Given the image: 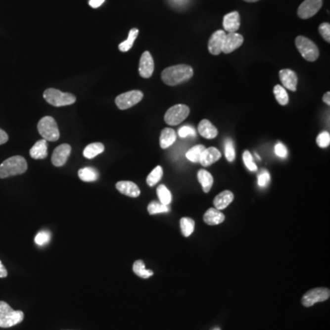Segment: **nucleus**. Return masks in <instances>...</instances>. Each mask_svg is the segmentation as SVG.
<instances>
[{"label":"nucleus","instance_id":"f257e3e1","mask_svg":"<svg viewBox=\"0 0 330 330\" xmlns=\"http://www.w3.org/2000/svg\"><path fill=\"white\" fill-rule=\"evenodd\" d=\"M193 75V70L187 64H177L164 69L162 73V80L170 87H175L189 81Z\"/></svg>","mask_w":330,"mask_h":330},{"label":"nucleus","instance_id":"f03ea898","mask_svg":"<svg viewBox=\"0 0 330 330\" xmlns=\"http://www.w3.org/2000/svg\"><path fill=\"white\" fill-rule=\"evenodd\" d=\"M28 169V164L22 156H12L0 164V178L22 175Z\"/></svg>","mask_w":330,"mask_h":330},{"label":"nucleus","instance_id":"7ed1b4c3","mask_svg":"<svg viewBox=\"0 0 330 330\" xmlns=\"http://www.w3.org/2000/svg\"><path fill=\"white\" fill-rule=\"evenodd\" d=\"M24 319V313L14 310L4 301H0V328L7 329L19 324Z\"/></svg>","mask_w":330,"mask_h":330},{"label":"nucleus","instance_id":"20e7f679","mask_svg":"<svg viewBox=\"0 0 330 330\" xmlns=\"http://www.w3.org/2000/svg\"><path fill=\"white\" fill-rule=\"evenodd\" d=\"M44 99L53 106H63L73 105L76 97L73 94L63 93L55 88L46 89L44 93Z\"/></svg>","mask_w":330,"mask_h":330},{"label":"nucleus","instance_id":"39448f33","mask_svg":"<svg viewBox=\"0 0 330 330\" xmlns=\"http://www.w3.org/2000/svg\"><path fill=\"white\" fill-rule=\"evenodd\" d=\"M38 131L41 136L47 141H56L60 138V131L55 119L50 116H46L38 123Z\"/></svg>","mask_w":330,"mask_h":330},{"label":"nucleus","instance_id":"423d86ee","mask_svg":"<svg viewBox=\"0 0 330 330\" xmlns=\"http://www.w3.org/2000/svg\"><path fill=\"white\" fill-rule=\"evenodd\" d=\"M295 46L301 55L308 62H315L319 57L318 46L305 36H298L295 39Z\"/></svg>","mask_w":330,"mask_h":330},{"label":"nucleus","instance_id":"0eeeda50","mask_svg":"<svg viewBox=\"0 0 330 330\" xmlns=\"http://www.w3.org/2000/svg\"><path fill=\"white\" fill-rule=\"evenodd\" d=\"M190 109L183 104L170 107L164 115V121L170 126H177L182 123L189 116Z\"/></svg>","mask_w":330,"mask_h":330},{"label":"nucleus","instance_id":"6e6552de","mask_svg":"<svg viewBox=\"0 0 330 330\" xmlns=\"http://www.w3.org/2000/svg\"><path fill=\"white\" fill-rule=\"evenodd\" d=\"M142 98H143V93L141 91L132 90L130 92H126L118 95L115 102L120 110H125L137 105Z\"/></svg>","mask_w":330,"mask_h":330},{"label":"nucleus","instance_id":"1a4fd4ad","mask_svg":"<svg viewBox=\"0 0 330 330\" xmlns=\"http://www.w3.org/2000/svg\"><path fill=\"white\" fill-rule=\"evenodd\" d=\"M330 296V289L324 288V287H318L312 289L305 293L302 298V305L305 307H310L315 305L316 303L324 302L329 299Z\"/></svg>","mask_w":330,"mask_h":330},{"label":"nucleus","instance_id":"9d476101","mask_svg":"<svg viewBox=\"0 0 330 330\" xmlns=\"http://www.w3.org/2000/svg\"><path fill=\"white\" fill-rule=\"evenodd\" d=\"M321 6L322 0H305L298 7L297 14L301 19H310L319 11Z\"/></svg>","mask_w":330,"mask_h":330},{"label":"nucleus","instance_id":"9b49d317","mask_svg":"<svg viewBox=\"0 0 330 330\" xmlns=\"http://www.w3.org/2000/svg\"><path fill=\"white\" fill-rule=\"evenodd\" d=\"M72 148L69 144H62L58 146L55 150H53L51 155V162L54 166L61 167L63 166L71 154Z\"/></svg>","mask_w":330,"mask_h":330},{"label":"nucleus","instance_id":"f8f14e48","mask_svg":"<svg viewBox=\"0 0 330 330\" xmlns=\"http://www.w3.org/2000/svg\"><path fill=\"white\" fill-rule=\"evenodd\" d=\"M154 71V61L149 51H144L140 60L139 73L143 78H150Z\"/></svg>","mask_w":330,"mask_h":330},{"label":"nucleus","instance_id":"ddd939ff","mask_svg":"<svg viewBox=\"0 0 330 330\" xmlns=\"http://www.w3.org/2000/svg\"><path fill=\"white\" fill-rule=\"evenodd\" d=\"M226 32L224 31H215L208 41V50L213 55H218L222 52L224 45Z\"/></svg>","mask_w":330,"mask_h":330},{"label":"nucleus","instance_id":"4468645a","mask_svg":"<svg viewBox=\"0 0 330 330\" xmlns=\"http://www.w3.org/2000/svg\"><path fill=\"white\" fill-rule=\"evenodd\" d=\"M244 39L241 34H238L237 32H230L225 38L222 51L224 53H231L238 49L242 45Z\"/></svg>","mask_w":330,"mask_h":330},{"label":"nucleus","instance_id":"2eb2a0df","mask_svg":"<svg viewBox=\"0 0 330 330\" xmlns=\"http://www.w3.org/2000/svg\"><path fill=\"white\" fill-rule=\"evenodd\" d=\"M280 80L284 88L291 90V91H296V87L298 83V78L296 74L290 70V69H283L281 70L279 73Z\"/></svg>","mask_w":330,"mask_h":330},{"label":"nucleus","instance_id":"dca6fc26","mask_svg":"<svg viewBox=\"0 0 330 330\" xmlns=\"http://www.w3.org/2000/svg\"><path fill=\"white\" fill-rule=\"evenodd\" d=\"M116 188L120 193L130 197H138L141 194V190L136 184L130 181H120L116 185Z\"/></svg>","mask_w":330,"mask_h":330},{"label":"nucleus","instance_id":"f3484780","mask_svg":"<svg viewBox=\"0 0 330 330\" xmlns=\"http://www.w3.org/2000/svg\"><path fill=\"white\" fill-rule=\"evenodd\" d=\"M240 26V17L237 11L229 13L223 18V27L225 31L230 32H236Z\"/></svg>","mask_w":330,"mask_h":330},{"label":"nucleus","instance_id":"a211bd4d","mask_svg":"<svg viewBox=\"0 0 330 330\" xmlns=\"http://www.w3.org/2000/svg\"><path fill=\"white\" fill-rule=\"evenodd\" d=\"M221 158V152L215 147H210V148H206V150L203 151L201 159H200V163L203 166H209L213 163L218 162V160Z\"/></svg>","mask_w":330,"mask_h":330},{"label":"nucleus","instance_id":"6ab92c4d","mask_svg":"<svg viewBox=\"0 0 330 330\" xmlns=\"http://www.w3.org/2000/svg\"><path fill=\"white\" fill-rule=\"evenodd\" d=\"M198 132L200 135L207 140H212L218 136V129L207 119H203L198 125Z\"/></svg>","mask_w":330,"mask_h":330},{"label":"nucleus","instance_id":"aec40b11","mask_svg":"<svg viewBox=\"0 0 330 330\" xmlns=\"http://www.w3.org/2000/svg\"><path fill=\"white\" fill-rule=\"evenodd\" d=\"M30 155L35 160H43L48 155V143L46 140H41L33 145L30 150Z\"/></svg>","mask_w":330,"mask_h":330},{"label":"nucleus","instance_id":"412c9836","mask_svg":"<svg viewBox=\"0 0 330 330\" xmlns=\"http://www.w3.org/2000/svg\"><path fill=\"white\" fill-rule=\"evenodd\" d=\"M233 199H234L233 193L229 190H225L215 197L214 206H216V208L218 210H222L228 207Z\"/></svg>","mask_w":330,"mask_h":330},{"label":"nucleus","instance_id":"4be33fe9","mask_svg":"<svg viewBox=\"0 0 330 330\" xmlns=\"http://www.w3.org/2000/svg\"><path fill=\"white\" fill-rule=\"evenodd\" d=\"M225 215L217 208H209L204 215V221L207 225L221 224L224 222Z\"/></svg>","mask_w":330,"mask_h":330},{"label":"nucleus","instance_id":"5701e85b","mask_svg":"<svg viewBox=\"0 0 330 330\" xmlns=\"http://www.w3.org/2000/svg\"><path fill=\"white\" fill-rule=\"evenodd\" d=\"M176 141V133L173 129H163L160 136V146L162 149H167L175 143Z\"/></svg>","mask_w":330,"mask_h":330},{"label":"nucleus","instance_id":"b1692460","mask_svg":"<svg viewBox=\"0 0 330 330\" xmlns=\"http://www.w3.org/2000/svg\"><path fill=\"white\" fill-rule=\"evenodd\" d=\"M197 178L199 181L201 186L203 187V190L205 193H208L211 190L214 179L210 173H208L206 170H200L197 173Z\"/></svg>","mask_w":330,"mask_h":330},{"label":"nucleus","instance_id":"393cba45","mask_svg":"<svg viewBox=\"0 0 330 330\" xmlns=\"http://www.w3.org/2000/svg\"><path fill=\"white\" fill-rule=\"evenodd\" d=\"M105 150V146L100 142H94V143H91L88 145L85 150L83 154L88 158V159H93L95 156L99 155L100 153H102Z\"/></svg>","mask_w":330,"mask_h":330},{"label":"nucleus","instance_id":"a878e982","mask_svg":"<svg viewBox=\"0 0 330 330\" xmlns=\"http://www.w3.org/2000/svg\"><path fill=\"white\" fill-rule=\"evenodd\" d=\"M78 176L82 181L84 182H94L97 180L99 175L98 172L95 169L91 168V167H86V168H82L78 171Z\"/></svg>","mask_w":330,"mask_h":330},{"label":"nucleus","instance_id":"bb28decb","mask_svg":"<svg viewBox=\"0 0 330 330\" xmlns=\"http://www.w3.org/2000/svg\"><path fill=\"white\" fill-rule=\"evenodd\" d=\"M138 34H139V30H138V29H136V28L131 29L130 33H129V37H128V39H127L126 41H124V42H122L121 44H119V50H121V51H123V52H126V51L131 50V48H132V46H133V44H134L135 40L137 39Z\"/></svg>","mask_w":330,"mask_h":330},{"label":"nucleus","instance_id":"cd10ccee","mask_svg":"<svg viewBox=\"0 0 330 330\" xmlns=\"http://www.w3.org/2000/svg\"><path fill=\"white\" fill-rule=\"evenodd\" d=\"M133 272L139 277L143 278V279H147L153 275L152 271L145 268V264H144L143 261L141 260L136 261L133 263Z\"/></svg>","mask_w":330,"mask_h":330},{"label":"nucleus","instance_id":"c85d7f7f","mask_svg":"<svg viewBox=\"0 0 330 330\" xmlns=\"http://www.w3.org/2000/svg\"><path fill=\"white\" fill-rule=\"evenodd\" d=\"M205 150H206V147L204 145H196L188 150L186 156L190 162H199L202 153Z\"/></svg>","mask_w":330,"mask_h":330},{"label":"nucleus","instance_id":"c756f323","mask_svg":"<svg viewBox=\"0 0 330 330\" xmlns=\"http://www.w3.org/2000/svg\"><path fill=\"white\" fill-rule=\"evenodd\" d=\"M157 194L160 199V203L165 206H169L172 202V193L169 191L168 188L164 185H161L157 188Z\"/></svg>","mask_w":330,"mask_h":330},{"label":"nucleus","instance_id":"7c9ffc66","mask_svg":"<svg viewBox=\"0 0 330 330\" xmlns=\"http://www.w3.org/2000/svg\"><path fill=\"white\" fill-rule=\"evenodd\" d=\"M274 94L275 98L280 105L285 106L288 104L289 96H288V94H287L286 90L284 89V88H283L280 85L275 86L274 88Z\"/></svg>","mask_w":330,"mask_h":330},{"label":"nucleus","instance_id":"2f4dec72","mask_svg":"<svg viewBox=\"0 0 330 330\" xmlns=\"http://www.w3.org/2000/svg\"><path fill=\"white\" fill-rule=\"evenodd\" d=\"M194 221L192 218H181L180 226L181 231L185 237H189L193 231H194Z\"/></svg>","mask_w":330,"mask_h":330},{"label":"nucleus","instance_id":"473e14b6","mask_svg":"<svg viewBox=\"0 0 330 330\" xmlns=\"http://www.w3.org/2000/svg\"><path fill=\"white\" fill-rule=\"evenodd\" d=\"M163 175V171L161 166H157L152 170V172L147 177V184L150 187H154L156 184H158Z\"/></svg>","mask_w":330,"mask_h":330},{"label":"nucleus","instance_id":"72a5a7b5","mask_svg":"<svg viewBox=\"0 0 330 330\" xmlns=\"http://www.w3.org/2000/svg\"><path fill=\"white\" fill-rule=\"evenodd\" d=\"M170 211V208L168 206H165L160 202L153 201L148 206V212L150 215H155V214H160V213H167Z\"/></svg>","mask_w":330,"mask_h":330},{"label":"nucleus","instance_id":"f704fd0d","mask_svg":"<svg viewBox=\"0 0 330 330\" xmlns=\"http://www.w3.org/2000/svg\"><path fill=\"white\" fill-rule=\"evenodd\" d=\"M225 156L229 162H233L236 158V151L231 140H227L225 142Z\"/></svg>","mask_w":330,"mask_h":330},{"label":"nucleus","instance_id":"c9c22d12","mask_svg":"<svg viewBox=\"0 0 330 330\" xmlns=\"http://www.w3.org/2000/svg\"><path fill=\"white\" fill-rule=\"evenodd\" d=\"M243 162L244 164L246 165V167L249 169V171L251 172H256L258 170V167L255 164V162L253 161V157L251 155V153L249 152V150H245L243 153Z\"/></svg>","mask_w":330,"mask_h":330},{"label":"nucleus","instance_id":"e433bc0d","mask_svg":"<svg viewBox=\"0 0 330 330\" xmlns=\"http://www.w3.org/2000/svg\"><path fill=\"white\" fill-rule=\"evenodd\" d=\"M50 233L48 231H40L35 237V243L39 246H44L50 241Z\"/></svg>","mask_w":330,"mask_h":330},{"label":"nucleus","instance_id":"4c0bfd02","mask_svg":"<svg viewBox=\"0 0 330 330\" xmlns=\"http://www.w3.org/2000/svg\"><path fill=\"white\" fill-rule=\"evenodd\" d=\"M317 143L320 148H327L330 144V134L328 131L321 132L317 138Z\"/></svg>","mask_w":330,"mask_h":330},{"label":"nucleus","instance_id":"58836bf2","mask_svg":"<svg viewBox=\"0 0 330 330\" xmlns=\"http://www.w3.org/2000/svg\"><path fill=\"white\" fill-rule=\"evenodd\" d=\"M318 31L321 34L326 42L330 43V23H322L318 28Z\"/></svg>","mask_w":330,"mask_h":330},{"label":"nucleus","instance_id":"ea45409f","mask_svg":"<svg viewBox=\"0 0 330 330\" xmlns=\"http://www.w3.org/2000/svg\"><path fill=\"white\" fill-rule=\"evenodd\" d=\"M270 182V175L266 170H262V173L258 175V185L261 187H266Z\"/></svg>","mask_w":330,"mask_h":330},{"label":"nucleus","instance_id":"a19ab883","mask_svg":"<svg viewBox=\"0 0 330 330\" xmlns=\"http://www.w3.org/2000/svg\"><path fill=\"white\" fill-rule=\"evenodd\" d=\"M274 152H275L276 155L280 157V158H286L287 155H288V150H287L286 147L281 142H278L275 145Z\"/></svg>","mask_w":330,"mask_h":330},{"label":"nucleus","instance_id":"79ce46f5","mask_svg":"<svg viewBox=\"0 0 330 330\" xmlns=\"http://www.w3.org/2000/svg\"><path fill=\"white\" fill-rule=\"evenodd\" d=\"M178 135L181 138H186L187 136H194L195 137V131L190 126H184L178 131Z\"/></svg>","mask_w":330,"mask_h":330},{"label":"nucleus","instance_id":"37998d69","mask_svg":"<svg viewBox=\"0 0 330 330\" xmlns=\"http://www.w3.org/2000/svg\"><path fill=\"white\" fill-rule=\"evenodd\" d=\"M7 141H8V135L6 134V131L0 129V145L6 143Z\"/></svg>","mask_w":330,"mask_h":330},{"label":"nucleus","instance_id":"c03bdc74","mask_svg":"<svg viewBox=\"0 0 330 330\" xmlns=\"http://www.w3.org/2000/svg\"><path fill=\"white\" fill-rule=\"evenodd\" d=\"M104 2H105V0H90V1H89V5L92 6L93 8H97V7H99Z\"/></svg>","mask_w":330,"mask_h":330},{"label":"nucleus","instance_id":"a18cd8bd","mask_svg":"<svg viewBox=\"0 0 330 330\" xmlns=\"http://www.w3.org/2000/svg\"><path fill=\"white\" fill-rule=\"evenodd\" d=\"M7 276V271L0 261V278H5Z\"/></svg>","mask_w":330,"mask_h":330},{"label":"nucleus","instance_id":"49530a36","mask_svg":"<svg viewBox=\"0 0 330 330\" xmlns=\"http://www.w3.org/2000/svg\"><path fill=\"white\" fill-rule=\"evenodd\" d=\"M323 102L325 104H327L328 106L330 105V92H327L325 94L324 96H323Z\"/></svg>","mask_w":330,"mask_h":330},{"label":"nucleus","instance_id":"de8ad7c7","mask_svg":"<svg viewBox=\"0 0 330 330\" xmlns=\"http://www.w3.org/2000/svg\"><path fill=\"white\" fill-rule=\"evenodd\" d=\"M244 1L249 2V3H252V2H257V1H259V0H244Z\"/></svg>","mask_w":330,"mask_h":330},{"label":"nucleus","instance_id":"09e8293b","mask_svg":"<svg viewBox=\"0 0 330 330\" xmlns=\"http://www.w3.org/2000/svg\"></svg>","mask_w":330,"mask_h":330}]
</instances>
